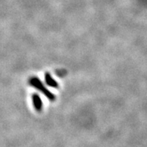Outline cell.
Segmentation results:
<instances>
[{
    "label": "cell",
    "instance_id": "3957f363",
    "mask_svg": "<svg viewBox=\"0 0 147 147\" xmlns=\"http://www.w3.org/2000/svg\"><path fill=\"white\" fill-rule=\"evenodd\" d=\"M45 82L49 86H51V87L53 88H57L59 86V84L53 78H52V76L49 73H45Z\"/></svg>",
    "mask_w": 147,
    "mask_h": 147
},
{
    "label": "cell",
    "instance_id": "6da1fadb",
    "mask_svg": "<svg viewBox=\"0 0 147 147\" xmlns=\"http://www.w3.org/2000/svg\"><path fill=\"white\" fill-rule=\"evenodd\" d=\"M29 84L32 86H33V87H35V89H38V90H39L40 92H41L50 101H55V99H56L55 95L50 90H48V89L45 87V85L41 81V80H39L38 78H35V77H33V78H30V80H29Z\"/></svg>",
    "mask_w": 147,
    "mask_h": 147
},
{
    "label": "cell",
    "instance_id": "7a4b0ae2",
    "mask_svg": "<svg viewBox=\"0 0 147 147\" xmlns=\"http://www.w3.org/2000/svg\"><path fill=\"white\" fill-rule=\"evenodd\" d=\"M32 100L33 106H34L35 110L40 112L42 110L43 107L42 101H41L40 96L38 94H33L32 96Z\"/></svg>",
    "mask_w": 147,
    "mask_h": 147
}]
</instances>
